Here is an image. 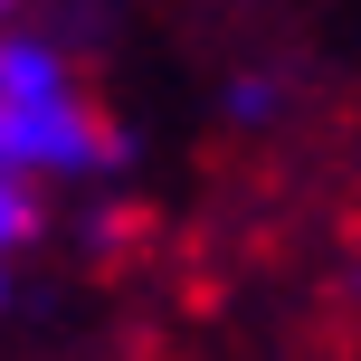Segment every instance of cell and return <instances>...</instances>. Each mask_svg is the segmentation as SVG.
<instances>
[{"mask_svg":"<svg viewBox=\"0 0 361 361\" xmlns=\"http://www.w3.org/2000/svg\"><path fill=\"white\" fill-rule=\"evenodd\" d=\"M0 171L38 190H114L133 171V133L95 95L86 57L38 19L0 29Z\"/></svg>","mask_w":361,"mask_h":361,"instance_id":"obj_1","label":"cell"},{"mask_svg":"<svg viewBox=\"0 0 361 361\" xmlns=\"http://www.w3.org/2000/svg\"><path fill=\"white\" fill-rule=\"evenodd\" d=\"M38 228H48V190L19 180V171H0V305L19 295V267H29Z\"/></svg>","mask_w":361,"mask_h":361,"instance_id":"obj_2","label":"cell"},{"mask_svg":"<svg viewBox=\"0 0 361 361\" xmlns=\"http://www.w3.org/2000/svg\"><path fill=\"white\" fill-rule=\"evenodd\" d=\"M286 105H295V86L276 67H238L228 86H219V124H228V133H276Z\"/></svg>","mask_w":361,"mask_h":361,"instance_id":"obj_3","label":"cell"},{"mask_svg":"<svg viewBox=\"0 0 361 361\" xmlns=\"http://www.w3.org/2000/svg\"><path fill=\"white\" fill-rule=\"evenodd\" d=\"M10 19H29V0H0V29H10Z\"/></svg>","mask_w":361,"mask_h":361,"instance_id":"obj_4","label":"cell"}]
</instances>
